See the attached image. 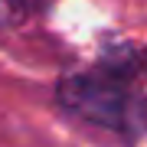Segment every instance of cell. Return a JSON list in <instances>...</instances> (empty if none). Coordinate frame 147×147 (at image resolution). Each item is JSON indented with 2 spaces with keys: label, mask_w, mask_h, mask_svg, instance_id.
<instances>
[{
  "label": "cell",
  "mask_w": 147,
  "mask_h": 147,
  "mask_svg": "<svg viewBox=\"0 0 147 147\" xmlns=\"http://www.w3.org/2000/svg\"><path fill=\"white\" fill-rule=\"evenodd\" d=\"M26 13V3L23 0H0V30L7 26H16Z\"/></svg>",
  "instance_id": "cell-2"
},
{
  "label": "cell",
  "mask_w": 147,
  "mask_h": 147,
  "mask_svg": "<svg viewBox=\"0 0 147 147\" xmlns=\"http://www.w3.org/2000/svg\"><path fill=\"white\" fill-rule=\"evenodd\" d=\"M56 101L72 118L95 127H108V131L134 134L144 124V101L115 69L65 75L56 85Z\"/></svg>",
  "instance_id": "cell-1"
},
{
  "label": "cell",
  "mask_w": 147,
  "mask_h": 147,
  "mask_svg": "<svg viewBox=\"0 0 147 147\" xmlns=\"http://www.w3.org/2000/svg\"><path fill=\"white\" fill-rule=\"evenodd\" d=\"M141 62H144V65H147V53H144V56H141Z\"/></svg>",
  "instance_id": "cell-3"
}]
</instances>
